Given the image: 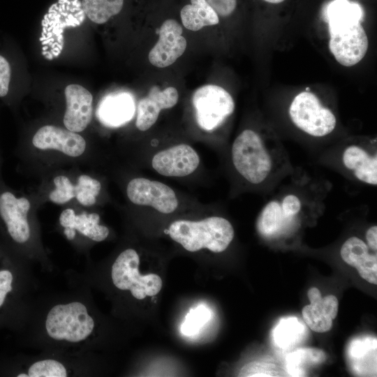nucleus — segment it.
I'll use <instances>...</instances> for the list:
<instances>
[{"label":"nucleus","mask_w":377,"mask_h":377,"mask_svg":"<svg viewBox=\"0 0 377 377\" xmlns=\"http://www.w3.org/2000/svg\"><path fill=\"white\" fill-rule=\"evenodd\" d=\"M182 27L174 19L165 20L159 29V38L149 53V61L154 66L172 65L184 52L187 42L182 36Z\"/></svg>","instance_id":"obj_12"},{"label":"nucleus","mask_w":377,"mask_h":377,"mask_svg":"<svg viewBox=\"0 0 377 377\" xmlns=\"http://www.w3.org/2000/svg\"><path fill=\"white\" fill-rule=\"evenodd\" d=\"M140 257L134 249L121 252L112 267L111 276L114 285L119 290H129L137 300L156 295L162 288V279L156 274L140 275L138 268Z\"/></svg>","instance_id":"obj_5"},{"label":"nucleus","mask_w":377,"mask_h":377,"mask_svg":"<svg viewBox=\"0 0 377 377\" xmlns=\"http://www.w3.org/2000/svg\"><path fill=\"white\" fill-rule=\"evenodd\" d=\"M192 103L198 126L207 131L220 126L235 110L231 95L215 84H206L197 89L193 94Z\"/></svg>","instance_id":"obj_7"},{"label":"nucleus","mask_w":377,"mask_h":377,"mask_svg":"<svg viewBox=\"0 0 377 377\" xmlns=\"http://www.w3.org/2000/svg\"><path fill=\"white\" fill-rule=\"evenodd\" d=\"M32 144L38 149H55L72 157L81 156L86 149V141L80 135L53 125L40 128L32 138Z\"/></svg>","instance_id":"obj_14"},{"label":"nucleus","mask_w":377,"mask_h":377,"mask_svg":"<svg viewBox=\"0 0 377 377\" xmlns=\"http://www.w3.org/2000/svg\"><path fill=\"white\" fill-rule=\"evenodd\" d=\"M274 365L265 362H253L245 365L239 373L240 376H273L277 374Z\"/></svg>","instance_id":"obj_29"},{"label":"nucleus","mask_w":377,"mask_h":377,"mask_svg":"<svg viewBox=\"0 0 377 377\" xmlns=\"http://www.w3.org/2000/svg\"><path fill=\"white\" fill-rule=\"evenodd\" d=\"M29 377H66L64 366L54 360H44L34 363L29 369Z\"/></svg>","instance_id":"obj_24"},{"label":"nucleus","mask_w":377,"mask_h":377,"mask_svg":"<svg viewBox=\"0 0 377 377\" xmlns=\"http://www.w3.org/2000/svg\"><path fill=\"white\" fill-rule=\"evenodd\" d=\"M77 201L84 206H91L96 202L101 184L99 181L88 175H82L79 177L75 185Z\"/></svg>","instance_id":"obj_23"},{"label":"nucleus","mask_w":377,"mask_h":377,"mask_svg":"<svg viewBox=\"0 0 377 377\" xmlns=\"http://www.w3.org/2000/svg\"><path fill=\"white\" fill-rule=\"evenodd\" d=\"M326 359L325 353L318 348H302L290 354L288 360L289 369L294 371L301 370L303 366L314 365L323 363Z\"/></svg>","instance_id":"obj_22"},{"label":"nucleus","mask_w":377,"mask_h":377,"mask_svg":"<svg viewBox=\"0 0 377 377\" xmlns=\"http://www.w3.org/2000/svg\"><path fill=\"white\" fill-rule=\"evenodd\" d=\"M183 26L191 31L219 24V16L207 0H190L180 10Z\"/></svg>","instance_id":"obj_19"},{"label":"nucleus","mask_w":377,"mask_h":377,"mask_svg":"<svg viewBox=\"0 0 377 377\" xmlns=\"http://www.w3.org/2000/svg\"><path fill=\"white\" fill-rule=\"evenodd\" d=\"M310 303L314 302L322 297L320 290L315 288H311L307 293Z\"/></svg>","instance_id":"obj_35"},{"label":"nucleus","mask_w":377,"mask_h":377,"mask_svg":"<svg viewBox=\"0 0 377 377\" xmlns=\"http://www.w3.org/2000/svg\"><path fill=\"white\" fill-rule=\"evenodd\" d=\"M13 282V273L8 268H0V310L14 289Z\"/></svg>","instance_id":"obj_31"},{"label":"nucleus","mask_w":377,"mask_h":377,"mask_svg":"<svg viewBox=\"0 0 377 377\" xmlns=\"http://www.w3.org/2000/svg\"><path fill=\"white\" fill-rule=\"evenodd\" d=\"M367 244L370 249L376 252L377 251V226H373L367 229L366 232Z\"/></svg>","instance_id":"obj_34"},{"label":"nucleus","mask_w":377,"mask_h":377,"mask_svg":"<svg viewBox=\"0 0 377 377\" xmlns=\"http://www.w3.org/2000/svg\"><path fill=\"white\" fill-rule=\"evenodd\" d=\"M329 28V49L337 61L350 67L367 54L369 40L361 22L343 24Z\"/></svg>","instance_id":"obj_8"},{"label":"nucleus","mask_w":377,"mask_h":377,"mask_svg":"<svg viewBox=\"0 0 377 377\" xmlns=\"http://www.w3.org/2000/svg\"><path fill=\"white\" fill-rule=\"evenodd\" d=\"M126 193L133 204L151 207L163 214H170L178 207L173 189L158 181L134 178L128 184Z\"/></svg>","instance_id":"obj_9"},{"label":"nucleus","mask_w":377,"mask_h":377,"mask_svg":"<svg viewBox=\"0 0 377 377\" xmlns=\"http://www.w3.org/2000/svg\"><path fill=\"white\" fill-rule=\"evenodd\" d=\"M344 168L359 182L377 185V152L376 143L371 146L352 143L341 154Z\"/></svg>","instance_id":"obj_13"},{"label":"nucleus","mask_w":377,"mask_h":377,"mask_svg":"<svg viewBox=\"0 0 377 377\" xmlns=\"http://www.w3.org/2000/svg\"><path fill=\"white\" fill-rule=\"evenodd\" d=\"M64 94L66 110L64 117V124L71 131L75 133L83 131L92 118V95L87 89L79 84L68 85Z\"/></svg>","instance_id":"obj_15"},{"label":"nucleus","mask_w":377,"mask_h":377,"mask_svg":"<svg viewBox=\"0 0 377 377\" xmlns=\"http://www.w3.org/2000/svg\"><path fill=\"white\" fill-rule=\"evenodd\" d=\"M45 327L48 335L55 340L77 343L90 335L94 321L83 304L73 302L52 307L47 314Z\"/></svg>","instance_id":"obj_4"},{"label":"nucleus","mask_w":377,"mask_h":377,"mask_svg":"<svg viewBox=\"0 0 377 377\" xmlns=\"http://www.w3.org/2000/svg\"><path fill=\"white\" fill-rule=\"evenodd\" d=\"M100 216L96 213L75 214L73 209L68 208L60 214L59 223L64 228L77 230L89 239L101 242L105 240L109 230L106 226L99 224Z\"/></svg>","instance_id":"obj_18"},{"label":"nucleus","mask_w":377,"mask_h":377,"mask_svg":"<svg viewBox=\"0 0 377 377\" xmlns=\"http://www.w3.org/2000/svg\"><path fill=\"white\" fill-rule=\"evenodd\" d=\"M302 313L306 324L314 332L323 333L332 327V319L323 314L311 304L305 306Z\"/></svg>","instance_id":"obj_25"},{"label":"nucleus","mask_w":377,"mask_h":377,"mask_svg":"<svg viewBox=\"0 0 377 377\" xmlns=\"http://www.w3.org/2000/svg\"><path fill=\"white\" fill-rule=\"evenodd\" d=\"M307 194L302 189H290L267 201L257 219L258 233L267 239L291 235L300 227L306 213L320 207L318 198Z\"/></svg>","instance_id":"obj_2"},{"label":"nucleus","mask_w":377,"mask_h":377,"mask_svg":"<svg viewBox=\"0 0 377 377\" xmlns=\"http://www.w3.org/2000/svg\"><path fill=\"white\" fill-rule=\"evenodd\" d=\"M82 10L96 24H103L122 9L124 0H82Z\"/></svg>","instance_id":"obj_20"},{"label":"nucleus","mask_w":377,"mask_h":377,"mask_svg":"<svg viewBox=\"0 0 377 377\" xmlns=\"http://www.w3.org/2000/svg\"><path fill=\"white\" fill-rule=\"evenodd\" d=\"M168 234L190 252L207 249L214 253L224 251L232 241L234 228L229 221L211 216L198 221L177 220L172 222Z\"/></svg>","instance_id":"obj_3"},{"label":"nucleus","mask_w":377,"mask_h":377,"mask_svg":"<svg viewBox=\"0 0 377 377\" xmlns=\"http://www.w3.org/2000/svg\"><path fill=\"white\" fill-rule=\"evenodd\" d=\"M18 377H29V375L25 374H20L17 375Z\"/></svg>","instance_id":"obj_38"},{"label":"nucleus","mask_w":377,"mask_h":377,"mask_svg":"<svg viewBox=\"0 0 377 377\" xmlns=\"http://www.w3.org/2000/svg\"><path fill=\"white\" fill-rule=\"evenodd\" d=\"M64 232L68 239L71 240L74 239L75 236V232L74 230L70 228H64Z\"/></svg>","instance_id":"obj_36"},{"label":"nucleus","mask_w":377,"mask_h":377,"mask_svg":"<svg viewBox=\"0 0 377 377\" xmlns=\"http://www.w3.org/2000/svg\"><path fill=\"white\" fill-rule=\"evenodd\" d=\"M314 308L325 316L334 319L338 313L339 302L337 298L332 295L321 297L317 301L310 303Z\"/></svg>","instance_id":"obj_30"},{"label":"nucleus","mask_w":377,"mask_h":377,"mask_svg":"<svg viewBox=\"0 0 377 377\" xmlns=\"http://www.w3.org/2000/svg\"><path fill=\"white\" fill-rule=\"evenodd\" d=\"M31 204L25 197L17 198L8 190L0 192V219L13 241L24 244L30 237L27 214Z\"/></svg>","instance_id":"obj_10"},{"label":"nucleus","mask_w":377,"mask_h":377,"mask_svg":"<svg viewBox=\"0 0 377 377\" xmlns=\"http://www.w3.org/2000/svg\"><path fill=\"white\" fill-rule=\"evenodd\" d=\"M300 325L294 320H286L279 325L275 339L280 346H287L294 343L300 332Z\"/></svg>","instance_id":"obj_27"},{"label":"nucleus","mask_w":377,"mask_h":377,"mask_svg":"<svg viewBox=\"0 0 377 377\" xmlns=\"http://www.w3.org/2000/svg\"><path fill=\"white\" fill-rule=\"evenodd\" d=\"M266 2L270 3H279L283 2L285 0H263Z\"/></svg>","instance_id":"obj_37"},{"label":"nucleus","mask_w":377,"mask_h":377,"mask_svg":"<svg viewBox=\"0 0 377 377\" xmlns=\"http://www.w3.org/2000/svg\"><path fill=\"white\" fill-rule=\"evenodd\" d=\"M369 253L367 244L357 237H351L346 239L340 250L342 260L354 267H357Z\"/></svg>","instance_id":"obj_21"},{"label":"nucleus","mask_w":377,"mask_h":377,"mask_svg":"<svg viewBox=\"0 0 377 377\" xmlns=\"http://www.w3.org/2000/svg\"><path fill=\"white\" fill-rule=\"evenodd\" d=\"M53 182L55 188L49 195V198L52 202L56 204H64L75 198V185H73L67 177L57 176Z\"/></svg>","instance_id":"obj_26"},{"label":"nucleus","mask_w":377,"mask_h":377,"mask_svg":"<svg viewBox=\"0 0 377 377\" xmlns=\"http://www.w3.org/2000/svg\"><path fill=\"white\" fill-rule=\"evenodd\" d=\"M231 157L237 172L253 184L264 183L285 160L284 149L265 140L258 132L246 129L234 140Z\"/></svg>","instance_id":"obj_1"},{"label":"nucleus","mask_w":377,"mask_h":377,"mask_svg":"<svg viewBox=\"0 0 377 377\" xmlns=\"http://www.w3.org/2000/svg\"><path fill=\"white\" fill-rule=\"evenodd\" d=\"M360 276L372 284H377V256L376 253H369L368 256L355 267Z\"/></svg>","instance_id":"obj_28"},{"label":"nucleus","mask_w":377,"mask_h":377,"mask_svg":"<svg viewBox=\"0 0 377 377\" xmlns=\"http://www.w3.org/2000/svg\"><path fill=\"white\" fill-rule=\"evenodd\" d=\"M289 115L295 126L313 137H324L336 127L337 119L328 108L310 91H302L293 100Z\"/></svg>","instance_id":"obj_6"},{"label":"nucleus","mask_w":377,"mask_h":377,"mask_svg":"<svg viewBox=\"0 0 377 377\" xmlns=\"http://www.w3.org/2000/svg\"><path fill=\"white\" fill-rule=\"evenodd\" d=\"M219 16L228 17L233 13L237 5V0H207Z\"/></svg>","instance_id":"obj_33"},{"label":"nucleus","mask_w":377,"mask_h":377,"mask_svg":"<svg viewBox=\"0 0 377 377\" xmlns=\"http://www.w3.org/2000/svg\"><path fill=\"white\" fill-rule=\"evenodd\" d=\"M11 75V68L9 62L0 55V97L8 94Z\"/></svg>","instance_id":"obj_32"},{"label":"nucleus","mask_w":377,"mask_h":377,"mask_svg":"<svg viewBox=\"0 0 377 377\" xmlns=\"http://www.w3.org/2000/svg\"><path fill=\"white\" fill-rule=\"evenodd\" d=\"M178 91L173 87L161 90L152 87L147 96L138 103L135 126L141 131L149 129L157 121L161 110L174 107L178 101Z\"/></svg>","instance_id":"obj_16"},{"label":"nucleus","mask_w":377,"mask_h":377,"mask_svg":"<svg viewBox=\"0 0 377 377\" xmlns=\"http://www.w3.org/2000/svg\"><path fill=\"white\" fill-rule=\"evenodd\" d=\"M200 158L186 144L177 145L157 152L152 158V168L165 177H182L191 175L198 167Z\"/></svg>","instance_id":"obj_11"},{"label":"nucleus","mask_w":377,"mask_h":377,"mask_svg":"<svg viewBox=\"0 0 377 377\" xmlns=\"http://www.w3.org/2000/svg\"><path fill=\"white\" fill-rule=\"evenodd\" d=\"M135 104L127 93L110 94L99 104L96 114L100 121L110 126H118L129 121L133 116Z\"/></svg>","instance_id":"obj_17"}]
</instances>
